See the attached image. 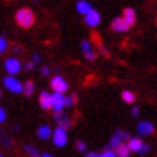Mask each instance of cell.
<instances>
[{
    "label": "cell",
    "instance_id": "22",
    "mask_svg": "<svg viewBox=\"0 0 157 157\" xmlns=\"http://www.w3.org/2000/svg\"><path fill=\"white\" fill-rule=\"evenodd\" d=\"M121 98H123V101L127 102V104H133L134 101H136V95H134L131 91H123V92H121Z\"/></svg>",
    "mask_w": 157,
    "mask_h": 157
},
{
    "label": "cell",
    "instance_id": "18",
    "mask_svg": "<svg viewBox=\"0 0 157 157\" xmlns=\"http://www.w3.org/2000/svg\"><path fill=\"white\" fill-rule=\"evenodd\" d=\"M130 153H131L130 147L124 143H120L118 146L115 147V154H117V157H128Z\"/></svg>",
    "mask_w": 157,
    "mask_h": 157
},
{
    "label": "cell",
    "instance_id": "16",
    "mask_svg": "<svg viewBox=\"0 0 157 157\" xmlns=\"http://www.w3.org/2000/svg\"><path fill=\"white\" fill-rule=\"evenodd\" d=\"M0 144H2L3 147H6V148H10L14 144L13 138L10 137L5 130H2V127H0Z\"/></svg>",
    "mask_w": 157,
    "mask_h": 157
},
{
    "label": "cell",
    "instance_id": "12",
    "mask_svg": "<svg viewBox=\"0 0 157 157\" xmlns=\"http://www.w3.org/2000/svg\"><path fill=\"white\" fill-rule=\"evenodd\" d=\"M154 131V127L150 121H141L137 124V133L140 136H150Z\"/></svg>",
    "mask_w": 157,
    "mask_h": 157
},
{
    "label": "cell",
    "instance_id": "17",
    "mask_svg": "<svg viewBox=\"0 0 157 157\" xmlns=\"http://www.w3.org/2000/svg\"><path fill=\"white\" fill-rule=\"evenodd\" d=\"M123 19L125 20V23L128 25V26H133L134 22H136V12H134L133 9H130V7L124 9V12H123Z\"/></svg>",
    "mask_w": 157,
    "mask_h": 157
},
{
    "label": "cell",
    "instance_id": "14",
    "mask_svg": "<svg viewBox=\"0 0 157 157\" xmlns=\"http://www.w3.org/2000/svg\"><path fill=\"white\" fill-rule=\"evenodd\" d=\"M128 25L125 23V20L123 17H115L113 20V23H111V29L114 30V32H125V30H128Z\"/></svg>",
    "mask_w": 157,
    "mask_h": 157
},
{
    "label": "cell",
    "instance_id": "27",
    "mask_svg": "<svg viewBox=\"0 0 157 157\" xmlns=\"http://www.w3.org/2000/svg\"><path fill=\"white\" fill-rule=\"evenodd\" d=\"M100 157H117V154H115V151H113V150H105L104 153H101Z\"/></svg>",
    "mask_w": 157,
    "mask_h": 157
},
{
    "label": "cell",
    "instance_id": "32",
    "mask_svg": "<svg viewBox=\"0 0 157 157\" xmlns=\"http://www.w3.org/2000/svg\"><path fill=\"white\" fill-rule=\"evenodd\" d=\"M32 62L38 65L39 62H40V55H39V53H33V55H32Z\"/></svg>",
    "mask_w": 157,
    "mask_h": 157
},
{
    "label": "cell",
    "instance_id": "36",
    "mask_svg": "<svg viewBox=\"0 0 157 157\" xmlns=\"http://www.w3.org/2000/svg\"><path fill=\"white\" fill-rule=\"evenodd\" d=\"M40 157H52V156H51V154H48V153H46V154H42V156H40Z\"/></svg>",
    "mask_w": 157,
    "mask_h": 157
},
{
    "label": "cell",
    "instance_id": "28",
    "mask_svg": "<svg viewBox=\"0 0 157 157\" xmlns=\"http://www.w3.org/2000/svg\"><path fill=\"white\" fill-rule=\"evenodd\" d=\"M35 68H36V63H33L32 61H29L25 63V69H26V71H33Z\"/></svg>",
    "mask_w": 157,
    "mask_h": 157
},
{
    "label": "cell",
    "instance_id": "24",
    "mask_svg": "<svg viewBox=\"0 0 157 157\" xmlns=\"http://www.w3.org/2000/svg\"><path fill=\"white\" fill-rule=\"evenodd\" d=\"M76 97L75 95H65V108H71L75 104Z\"/></svg>",
    "mask_w": 157,
    "mask_h": 157
},
{
    "label": "cell",
    "instance_id": "35",
    "mask_svg": "<svg viewBox=\"0 0 157 157\" xmlns=\"http://www.w3.org/2000/svg\"><path fill=\"white\" fill-rule=\"evenodd\" d=\"M19 130H20V127H19V125H14V127H13V131H16V133H17Z\"/></svg>",
    "mask_w": 157,
    "mask_h": 157
},
{
    "label": "cell",
    "instance_id": "21",
    "mask_svg": "<svg viewBox=\"0 0 157 157\" xmlns=\"http://www.w3.org/2000/svg\"><path fill=\"white\" fill-rule=\"evenodd\" d=\"M23 150H25V153L28 154V157H40L42 156V154L38 151V148L33 147L32 144H25Z\"/></svg>",
    "mask_w": 157,
    "mask_h": 157
},
{
    "label": "cell",
    "instance_id": "6",
    "mask_svg": "<svg viewBox=\"0 0 157 157\" xmlns=\"http://www.w3.org/2000/svg\"><path fill=\"white\" fill-rule=\"evenodd\" d=\"M53 120H55V123L58 124V127H62V128L65 130H69L72 125V121L69 118V115L65 114L63 111H59V113H55L53 115Z\"/></svg>",
    "mask_w": 157,
    "mask_h": 157
},
{
    "label": "cell",
    "instance_id": "4",
    "mask_svg": "<svg viewBox=\"0 0 157 157\" xmlns=\"http://www.w3.org/2000/svg\"><path fill=\"white\" fill-rule=\"evenodd\" d=\"M5 71L12 76H16L22 71V63L17 58H9L5 61Z\"/></svg>",
    "mask_w": 157,
    "mask_h": 157
},
{
    "label": "cell",
    "instance_id": "26",
    "mask_svg": "<svg viewBox=\"0 0 157 157\" xmlns=\"http://www.w3.org/2000/svg\"><path fill=\"white\" fill-rule=\"evenodd\" d=\"M6 120H7V113H6L5 107L0 105V124H5Z\"/></svg>",
    "mask_w": 157,
    "mask_h": 157
},
{
    "label": "cell",
    "instance_id": "13",
    "mask_svg": "<svg viewBox=\"0 0 157 157\" xmlns=\"http://www.w3.org/2000/svg\"><path fill=\"white\" fill-rule=\"evenodd\" d=\"M36 136H38V138H40V140H49V138L52 137V128L49 127L48 124H42V125H39L38 130H36Z\"/></svg>",
    "mask_w": 157,
    "mask_h": 157
},
{
    "label": "cell",
    "instance_id": "11",
    "mask_svg": "<svg viewBox=\"0 0 157 157\" xmlns=\"http://www.w3.org/2000/svg\"><path fill=\"white\" fill-rule=\"evenodd\" d=\"M81 48H82V52H84V56H85L88 61H95L97 53L94 52V49H92V46H91V43L88 42V40H82Z\"/></svg>",
    "mask_w": 157,
    "mask_h": 157
},
{
    "label": "cell",
    "instance_id": "37",
    "mask_svg": "<svg viewBox=\"0 0 157 157\" xmlns=\"http://www.w3.org/2000/svg\"><path fill=\"white\" fill-rule=\"evenodd\" d=\"M0 98H2V90H0Z\"/></svg>",
    "mask_w": 157,
    "mask_h": 157
},
{
    "label": "cell",
    "instance_id": "8",
    "mask_svg": "<svg viewBox=\"0 0 157 157\" xmlns=\"http://www.w3.org/2000/svg\"><path fill=\"white\" fill-rule=\"evenodd\" d=\"M130 136L128 133H125L123 130H117L113 136H111V140H109V147H117L120 143H123L124 140H128Z\"/></svg>",
    "mask_w": 157,
    "mask_h": 157
},
{
    "label": "cell",
    "instance_id": "3",
    "mask_svg": "<svg viewBox=\"0 0 157 157\" xmlns=\"http://www.w3.org/2000/svg\"><path fill=\"white\" fill-rule=\"evenodd\" d=\"M68 130L62 128V127H56L52 131V141L56 147H65L68 143Z\"/></svg>",
    "mask_w": 157,
    "mask_h": 157
},
{
    "label": "cell",
    "instance_id": "30",
    "mask_svg": "<svg viewBox=\"0 0 157 157\" xmlns=\"http://www.w3.org/2000/svg\"><path fill=\"white\" fill-rule=\"evenodd\" d=\"M138 114H140V108H138V107H133V108H131V117H133V118H137Z\"/></svg>",
    "mask_w": 157,
    "mask_h": 157
},
{
    "label": "cell",
    "instance_id": "15",
    "mask_svg": "<svg viewBox=\"0 0 157 157\" xmlns=\"http://www.w3.org/2000/svg\"><path fill=\"white\" fill-rule=\"evenodd\" d=\"M130 147V150L134 153H138L140 150H141V147L144 146V143L141 141V138H138V137H130L128 138V144H127Z\"/></svg>",
    "mask_w": 157,
    "mask_h": 157
},
{
    "label": "cell",
    "instance_id": "5",
    "mask_svg": "<svg viewBox=\"0 0 157 157\" xmlns=\"http://www.w3.org/2000/svg\"><path fill=\"white\" fill-rule=\"evenodd\" d=\"M51 88L53 90V92L65 94L68 91V82L65 81V78H62L61 75H55L52 79H51Z\"/></svg>",
    "mask_w": 157,
    "mask_h": 157
},
{
    "label": "cell",
    "instance_id": "39",
    "mask_svg": "<svg viewBox=\"0 0 157 157\" xmlns=\"http://www.w3.org/2000/svg\"><path fill=\"white\" fill-rule=\"evenodd\" d=\"M33 2H38V0H33Z\"/></svg>",
    "mask_w": 157,
    "mask_h": 157
},
{
    "label": "cell",
    "instance_id": "20",
    "mask_svg": "<svg viewBox=\"0 0 157 157\" xmlns=\"http://www.w3.org/2000/svg\"><path fill=\"white\" fill-rule=\"evenodd\" d=\"M91 9H92L91 5L88 3V2H85V0H79V2L76 3V10H78L81 14H86Z\"/></svg>",
    "mask_w": 157,
    "mask_h": 157
},
{
    "label": "cell",
    "instance_id": "1",
    "mask_svg": "<svg viewBox=\"0 0 157 157\" xmlns=\"http://www.w3.org/2000/svg\"><path fill=\"white\" fill-rule=\"evenodd\" d=\"M16 23L23 29H30L35 25V13L29 7H22L16 12Z\"/></svg>",
    "mask_w": 157,
    "mask_h": 157
},
{
    "label": "cell",
    "instance_id": "31",
    "mask_svg": "<svg viewBox=\"0 0 157 157\" xmlns=\"http://www.w3.org/2000/svg\"><path fill=\"white\" fill-rule=\"evenodd\" d=\"M148 151H150V146H148V144H144L143 147H141V150L138 151V154L144 156V154H146V153H148Z\"/></svg>",
    "mask_w": 157,
    "mask_h": 157
},
{
    "label": "cell",
    "instance_id": "33",
    "mask_svg": "<svg viewBox=\"0 0 157 157\" xmlns=\"http://www.w3.org/2000/svg\"><path fill=\"white\" fill-rule=\"evenodd\" d=\"M85 157H100V154H97V153H94V151H90Z\"/></svg>",
    "mask_w": 157,
    "mask_h": 157
},
{
    "label": "cell",
    "instance_id": "10",
    "mask_svg": "<svg viewBox=\"0 0 157 157\" xmlns=\"http://www.w3.org/2000/svg\"><path fill=\"white\" fill-rule=\"evenodd\" d=\"M39 105L43 109L52 108V94H49L48 91H42L39 94Z\"/></svg>",
    "mask_w": 157,
    "mask_h": 157
},
{
    "label": "cell",
    "instance_id": "38",
    "mask_svg": "<svg viewBox=\"0 0 157 157\" xmlns=\"http://www.w3.org/2000/svg\"><path fill=\"white\" fill-rule=\"evenodd\" d=\"M0 157H3V154H2V153H0Z\"/></svg>",
    "mask_w": 157,
    "mask_h": 157
},
{
    "label": "cell",
    "instance_id": "25",
    "mask_svg": "<svg viewBox=\"0 0 157 157\" xmlns=\"http://www.w3.org/2000/svg\"><path fill=\"white\" fill-rule=\"evenodd\" d=\"M75 147H76V150H78V151H81V153L86 151V143H85V141H82V140H78V141H76Z\"/></svg>",
    "mask_w": 157,
    "mask_h": 157
},
{
    "label": "cell",
    "instance_id": "9",
    "mask_svg": "<svg viewBox=\"0 0 157 157\" xmlns=\"http://www.w3.org/2000/svg\"><path fill=\"white\" fill-rule=\"evenodd\" d=\"M100 22H101L100 12L91 9L90 12L85 14V23L88 25V26H91V28H95V26H98V25H100Z\"/></svg>",
    "mask_w": 157,
    "mask_h": 157
},
{
    "label": "cell",
    "instance_id": "29",
    "mask_svg": "<svg viewBox=\"0 0 157 157\" xmlns=\"http://www.w3.org/2000/svg\"><path fill=\"white\" fill-rule=\"evenodd\" d=\"M49 74H51V68H49V67H46V65H45V67L40 68V75H42V76H48Z\"/></svg>",
    "mask_w": 157,
    "mask_h": 157
},
{
    "label": "cell",
    "instance_id": "19",
    "mask_svg": "<svg viewBox=\"0 0 157 157\" xmlns=\"http://www.w3.org/2000/svg\"><path fill=\"white\" fill-rule=\"evenodd\" d=\"M33 92H35V82L32 79H29V81H26L23 84V92L22 94H25V97H32Z\"/></svg>",
    "mask_w": 157,
    "mask_h": 157
},
{
    "label": "cell",
    "instance_id": "7",
    "mask_svg": "<svg viewBox=\"0 0 157 157\" xmlns=\"http://www.w3.org/2000/svg\"><path fill=\"white\" fill-rule=\"evenodd\" d=\"M65 108V95L61 94V92H53L52 94V108L55 113H59V111H63Z\"/></svg>",
    "mask_w": 157,
    "mask_h": 157
},
{
    "label": "cell",
    "instance_id": "34",
    "mask_svg": "<svg viewBox=\"0 0 157 157\" xmlns=\"http://www.w3.org/2000/svg\"><path fill=\"white\" fill-rule=\"evenodd\" d=\"M13 52L19 53V52H20V46H13Z\"/></svg>",
    "mask_w": 157,
    "mask_h": 157
},
{
    "label": "cell",
    "instance_id": "23",
    "mask_svg": "<svg viewBox=\"0 0 157 157\" xmlns=\"http://www.w3.org/2000/svg\"><path fill=\"white\" fill-rule=\"evenodd\" d=\"M9 48V42H7V39L5 36H0V55H3V53L7 51Z\"/></svg>",
    "mask_w": 157,
    "mask_h": 157
},
{
    "label": "cell",
    "instance_id": "2",
    "mask_svg": "<svg viewBox=\"0 0 157 157\" xmlns=\"http://www.w3.org/2000/svg\"><path fill=\"white\" fill-rule=\"evenodd\" d=\"M3 86L12 94H22L23 92V84L12 75H7L3 78Z\"/></svg>",
    "mask_w": 157,
    "mask_h": 157
}]
</instances>
